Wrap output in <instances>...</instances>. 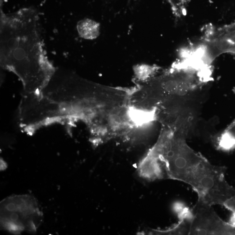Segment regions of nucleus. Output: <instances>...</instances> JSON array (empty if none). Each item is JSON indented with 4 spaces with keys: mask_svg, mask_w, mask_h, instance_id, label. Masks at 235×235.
<instances>
[{
    "mask_svg": "<svg viewBox=\"0 0 235 235\" xmlns=\"http://www.w3.org/2000/svg\"><path fill=\"white\" fill-rule=\"evenodd\" d=\"M181 132H162L156 142L153 168L157 179H170L190 186L198 201L223 206L235 194L225 178L226 168L214 165L196 152Z\"/></svg>",
    "mask_w": 235,
    "mask_h": 235,
    "instance_id": "1",
    "label": "nucleus"
},
{
    "mask_svg": "<svg viewBox=\"0 0 235 235\" xmlns=\"http://www.w3.org/2000/svg\"><path fill=\"white\" fill-rule=\"evenodd\" d=\"M38 17L33 9H23L1 19V65L19 77L25 93L42 92L55 73L44 54Z\"/></svg>",
    "mask_w": 235,
    "mask_h": 235,
    "instance_id": "2",
    "label": "nucleus"
},
{
    "mask_svg": "<svg viewBox=\"0 0 235 235\" xmlns=\"http://www.w3.org/2000/svg\"><path fill=\"white\" fill-rule=\"evenodd\" d=\"M42 216L36 200L30 196L9 197L1 203V226L13 233L36 231Z\"/></svg>",
    "mask_w": 235,
    "mask_h": 235,
    "instance_id": "3",
    "label": "nucleus"
},
{
    "mask_svg": "<svg viewBox=\"0 0 235 235\" xmlns=\"http://www.w3.org/2000/svg\"><path fill=\"white\" fill-rule=\"evenodd\" d=\"M19 110L21 124L26 128H35L62 117L58 103L42 92L24 93Z\"/></svg>",
    "mask_w": 235,
    "mask_h": 235,
    "instance_id": "4",
    "label": "nucleus"
},
{
    "mask_svg": "<svg viewBox=\"0 0 235 235\" xmlns=\"http://www.w3.org/2000/svg\"><path fill=\"white\" fill-rule=\"evenodd\" d=\"M212 207L197 201L189 235H235V226L225 222Z\"/></svg>",
    "mask_w": 235,
    "mask_h": 235,
    "instance_id": "5",
    "label": "nucleus"
},
{
    "mask_svg": "<svg viewBox=\"0 0 235 235\" xmlns=\"http://www.w3.org/2000/svg\"><path fill=\"white\" fill-rule=\"evenodd\" d=\"M179 221L177 224L165 230H152L148 232L152 235H189L193 219V211L183 209L179 214Z\"/></svg>",
    "mask_w": 235,
    "mask_h": 235,
    "instance_id": "6",
    "label": "nucleus"
},
{
    "mask_svg": "<svg viewBox=\"0 0 235 235\" xmlns=\"http://www.w3.org/2000/svg\"><path fill=\"white\" fill-rule=\"evenodd\" d=\"M77 29L81 37L86 39H93L99 35L100 27L96 22L86 19L78 23Z\"/></svg>",
    "mask_w": 235,
    "mask_h": 235,
    "instance_id": "7",
    "label": "nucleus"
},
{
    "mask_svg": "<svg viewBox=\"0 0 235 235\" xmlns=\"http://www.w3.org/2000/svg\"><path fill=\"white\" fill-rule=\"evenodd\" d=\"M171 5L173 12L177 17H180L185 14L186 7L191 0H167Z\"/></svg>",
    "mask_w": 235,
    "mask_h": 235,
    "instance_id": "8",
    "label": "nucleus"
},
{
    "mask_svg": "<svg viewBox=\"0 0 235 235\" xmlns=\"http://www.w3.org/2000/svg\"><path fill=\"white\" fill-rule=\"evenodd\" d=\"M223 206L231 212L232 216L229 223L235 226V194L228 199Z\"/></svg>",
    "mask_w": 235,
    "mask_h": 235,
    "instance_id": "9",
    "label": "nucleus"
},
{
    "mask_svg": "<svg viewBox=\"0 0 235 235\" xmlns=\"http://www.w3.org/2000/svg\"><path fill=\"white\" fill-rule=\"evenodd\" d=\"M7 165L5 162H4L3 160H1V170L3 171V170H5L7 168Z\"/></svg>",
    "mask_w": 235,
    "mask_h": 235,
    "instance_id": "10",
    "label": "nucleus"
}]
</instances>
